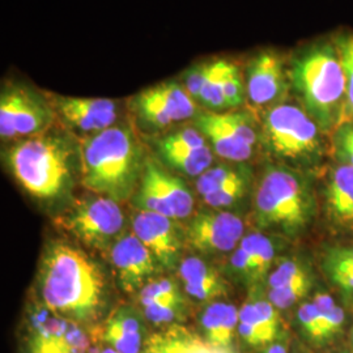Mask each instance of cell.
I'll use <instances>...</instances> for the list:
<instances>
[{"label":"cell","instance_id":"6da1fadb","mask_svg":"<svg viewBox=\"0 0 353 353\" xmlns=\"http://www.w3.org/2000/svg\"><path fill=\"white\" fill-rule=\"evenodd\" d=\"M38 283L48 310L74 323L96 319L106 305V278L101 267L64 242H52L43 252Z\"/></svg>","mask_w":353,"mask_h":353},{"label":"cell","instance_id":"7a4b0ae2","mask_svg":"<svg viewBox=\"0 0 353 353\" xmlns=\"http://www.w3.org/2000/svg\"><path fill=\"white\" fill-rule=\"evenodd\" d=\"M79 150L80 176L85 189L118 203L135 195L148 159L131 123H117L84 137Z\"/></svg>","mask_w":353,"mask_h":353},{"label":"cell","instance_id":"3957f363","mask_svg":"<svg viewBox=\"0 0 353 353\" xmlns=\"http://www.w3.org/2000/svg\"><path fill=\"white\" fill-rule=\"evenodd\" d=\"M290 89L319 128L330 135L343 119L347 87L334 39L307 43L290 58Z\"/></svg>","mask_w":353,"mask_h":353},{"label":"cell","instance_id":"277c9868","mask_svg":"<svg viewBox=\"0 0 353 353\" xmlns=\"http://www.w3.org/2000/svg\"><path fill=\"white\" fill-rule=\"evenodd\" d=\"M7 166L14 179L38 199L63 196L80 164L79 143L67 134L48 130L36 137L17 140L6 153Z\"/></svg>","mask_w":353,"mask_h":353},{"label":"cell","instance_id":"5b68a950","mask_svg":"<svg viewBox=\"0 0 353 353\" xmlns=\"http://www.w3.org/2000/svg\"><path fill=\"white\" fill-rule=\"evenodd\" d=\"M316 202L309 178L288 165H267L252 201L255 225L287 239H296L310 227Z\"/></svg>","mask_w":353,"mask_h":353},{"label":"cell","instance_id":"8992f818","mask_svg":"<svg viewBox=\"0 0 353 353\" xmlns=\"http://www.w3.org/2000/svg\"><path fill=\"white\" fill-rule=\"evenodd\" d=\"M323 135L301 105L284 101L262 114L261 144L281 164L318 166L326 154Z\"/></svg>","mask_w":353,"mask_h":353},{"label":"cell","instance_id":"52a82bcc","mask_svg":"<svg viewBox=\"0 0 353 353\" xmlns=\"http://www.w3.org/2000/svg\"><path fill=\"white\" fill-rule=\"evenodd\" d=\"M57 118L48 93L21 81H4L0 92V137L21 140L50 130Z\"/></svg>","mask_w":353,"mask_h":353},{"label":"cell","instance_id":"ba28073f","mask_svg":"<svg viewBox=\"0 0 353 353\" xmlns=\"http://www.w3.org/2000/svg\"><path fill=\"white\" fill-rule=\"evenodd\" d=\"M194 119L214 153L229 163L249 161L261 143V125L249 110H204Z\"/></svg>","mask_w":353,"mask_h":353},{"label":"cell","instance_id":"9c48e42d","mask_svg":"<svg viewBox=\"0 0 353 353\" xmlns=\"http://www.w3.org/2000/svg\"><path fill=\"white\" fill-rule=\"evenodd\" d=\"M125 221L118 202L100 195L77 203L59 219V224L76 240L96 250L113 248Z\"/></svg>","mask_w":353,"mask_h":353},{"label":"cell","instance_id":"30bf717a","mask_svg":"<svg viewBox=\"0 0 353 353\" xmlns=\"http://www.w3.org/2000/svg\"><path fill=\"white\" fill-rule=\"evenodd\" d=\"M132 201L140 211L164 214L174 220L189 217L194 208V198L188 185L152 159L147 160Z\"/></svg>","mask_w":353,"mask_h":353},{"label":"cell","instance_id":"8fae6325","mask_svg":"<svg viewBox=\"0 0 353 353\" xmlns=\"http://www.w3.org/2000/svg\"><path fill=\"white\" fill-rule=\"evenodd\" d=\"M131 109L140 123L151 130H163L195 118L198 103L178 80H166L143 89L132 100Z\"/></svg>","mask_w":353,"mask_h":353},{"label":"cell","instance_id":"7c38bea8","mask_svg":"<svg viewBox=\"0 0 353 353\" xmlns=\"http://www.w3.org/2000/svg\"><path fill=\"white\" fill-rule=\"evenodd\" d=\"M246 97L254 109L265 112L287 101L290 89V59L272 49L256 51L243 68Z\"/></svg>","mask_w":353,"mask_h":353},{"label":"cell","instance_id":"4fadbf2b","mask_svg":"<svg viewBox=\"0 0 353 353\" xmlns=\"http://www.w3.org/2000/svg\"><path fill=\"white\" fill-rule=\"evenodd\" d=\"M243 221L225 211H207L195 214L185 232L190 248L204 255L236 250L245 237Z\"/></svg>","mask_w":353,"mask_h":353},{"label":"cell","instance_id":"5bb4252c","mask_svg":"<svg viewBox=\"0 0 353 353\" xmlns=\"http://www.w3.org/2000/svg\"><path fill=\"white\" fill-rule=\"evenodd\" d=\"M49 94L57 118L84 137L94 135L117 125L121 114L119 102L110 99L70 97Z\"/></svg>","mask_w":353,"mask_h":353},{"label":"cell","instance_id":"9a60e30c","mask_svg":"<svg viewBox=\"0 0 353 353\" xmlns=\"http://www.w3.org/2000/svg\"><path fill=\"white\" fill-rule=\"evenodd\" d=\"M110 255L118 284L127 293L140 292L157 271V259L134 233L119 237Z\"/></svg>","mask_w":353,"mask_h":353},{"label":"cell","instance_id":"2e32d148","mask_svg":"<svg viewBox=\"0 0 353 353\" xmlns=\"http://www.w3.org/2000/svg\"><path fill=\"white\" fill-rule=\"evenodd\" d=\"M132 233L148 248L160 265L166 268L178 265L185 233L181 232L174 219L141 211L132 221Z\"/></svg>","mask_w":353,"mask_h":353},{"label":"cell","instance_id":"e0dca14e","mask_svg":"<svg viewBox=\"0 0 353 353\" xmlns=\"http://www.w3.org/2000/svg\"><path fill=\"white\" fill-rule=\"evenodd\" d=\"M234 64L227 58H214L191 64L185 70L181 83L190 96L196 103L203 105L205 110L214 113L228 112L223 85Z\"/></svg>","mask_w":353,"mask_h":353},{"label":"cell","instance_id":"ac0fdd59","mask_svg":"<svg viewBox=\"0 0 353 353\" xmlns=\"http://www.w3.org/2000/svg\"><path fill=\"white\" fill-rule=\"evenodd\" d=\"M280 327L278 309L270 300L252 297L240 309L239 334L252 347H262L276 339Z\"/></svg>","mask_w":353,"mask_h":353},{"label":"cell","instance_id":"d6986e66","mask_svg":"<svg viewBox=\"0 0 353 353\" xmlns=\"http://www.w3.org/2000/svg\"><path fill=\"white\" fill-rule=\"evenodd\" d=\"M328 220L341 229L353 230V168L338 164L328 170L325 183Z\"/></svg>","mask_w":353,"mask_h":353},{"label":"cell","instance_id":"ffe728a7","mask_svg":"<svg viewBox=\"0 0 353 353\" xmlns=\"http://www.w3.org/2000/svg\"><path fill=\"white\" fill-rule=\"evenodd\" d=\"M144 318L138 309L122 306L103 327V341L118 353H141L145 343Z\"/></svg>","mask_w":353,"mask_h":353},{"label":"cell","instance_id":"44dd1931","mask_svg":"<svg viewBox=\"0 0 353 353\" xmlns=\"http://www.w3.org/2000/svg\"><path fill=\"white\" fill-rule=\"evenodd\" d=\"M178 276L183 283L186 293L198 301H214L227 294L225 279L198 256H190L179 262Z\"/></svg>","mask_w":353,"mask_h":353},{"label":"cell","instance_id":"7402d4cb","mask_svg":"<svg viewBox=\"0 0 353 353\" xmlns=\"http://www.w3.org/2000/svg\"><path fill=\"white\" fill-rule=\"evenodd\" d=\"M203 339L224 351H233V338L239 330L240 310L233 303H211L201 314Z\"/></svg>","mask_w":353,"mask_h":353},{"label":"cell","instance_id":"603a6c76","mask_svg":"<svg viewBox=\"0 0 353 353\" xmlns=\"http://www.w3.org/2000/svg\"><path fill=\"white\" fill-rule=\"evenodd\" d=\"M157 151L166 164L186 176H199L214 163V151L210 145L186 148L157 141Z\"/></svg>","mask_w":353,"mask_h":353},{"label":"cell","instance_id":"cb8c5ba5","mask_svg":"<svg viewBox=\"0 0 353 353\" xmlns=\"http://www.w3.org/2000/svg\"><path fill=\"white\" fill-rule=\"evenodd\" d=\"M240 246L252 261L254 284H258L272 271L278 252V241L263 233H250L242 239Z\"/></svg>","mask_w":353,"mask_h":353},{"label":"cell","instance_id":"d4e9b609","mask_svg":"<svg viewBox=\"0 0 353 353\" xmlns=\"http://www.w3.org/2000/svg\"><path fill=\"white\" fill-rule=\"evenodd\" d=\"M252 168L246 165V163L227 161L224 164L211 166L203 174L198 176L196 190L202 196H205L233 181H237L240 178L252 176Z\"/></svg>","mask_w":353,"mask_h":353},{"label":"cell","instance_id":"484cf974","mask_svg":"<svg viewBox=\"0 0 353 353\" xmlns=\"http://www.w3.org/2000/svg\"><path fill=\"white\" fill-rule=\"evenodd\" d=\"M163 335L166 353H234L216 348L202 338L194 335L188 328L178 325L169 326L163 331Z\"/></svg>","mask_w":353,"mask_h":353},{"label":"cell","instance_id":"4316f807","mask_svg":"<svg viewBox=\"0 0 353 353\" xmlns=\"http://www.w3.org/2000/svg\"><path fill=\"white\" fill-rule=\"evenodd\" d=\"M334 41L341 54L347 87L345 106L341 119L343 123L353 121V33H341L338 37L334 38Z\"/></svg>","mask_w":353,"mask_h":353},{"label":"cell","instance_id":"83f0119b","mask_svg":"<svg viewBox=\"0 0 353 353\" xmlns=\"http://www.w3.org/2000/svg\"><path fill=\"white\" fill-rule=\"evenodd\" d=\"M310 270L303 261L297 258L281 259L268 275V290H279L290 285V283L310 275Z\"/></svg>","mask_w":353,"mask_h":353},{"label":"cell","instance_id":"f1b7e54d","mask_svg":"<svg viewBox=\"0 0 353 353\" xmlns=\"http://www.w3.org/2000/svg\"><path fill=\"white\" fill-rule=\"evenodd\" d=\"M313 285V278L312 274L306 275L303 278L299 279L290 285L279 290H268V300L278 310H285L294 303L303 300L307 294V292L312 290Z\"/></svg>","mask_w":353,"mask_h":353},{"label":"cell","instance_id":"f546056e","mask_svg":"<svg viewBox=\"0 0 353 353\" xmlns=\"http://www.w3.org/2000/svg\"><path fill=\"white\" fill-rule=\"evenodd\" d=\"M140 305L154 303V301H164V300H176V301H185L183 293L179 290V285L173 279H156L151 280L143 290H140Z\"/></svg>","mask_w":353,"mask_h":353},{"label":"cell","instance_id":"4dcf8cb0","mask_svg":"<svg viewBox=\"0 0 353 353\" xmlns=\"http://www.w3.org/2000/svg\"><path fill=\"white\" fill-rule=\"evenodd\" d=\"M141 306L145 319L154 325L174 323L185 316V301L164 300L145 303Z\"/></svg>","mask_w":353,"mask_h":353},{"label":"cell","instance_id":"1f68e13d","mask_svg":"<svg viewBox=\"0 0 353 353\" xmlns=\"http://www.w3.org/2000/svg\"><path fill=\"white\" fill-rule=\"evenodd\" d=\"M252 176H243L237 181H233L225 186L216 190L214 192L203 196V201L212 208H224L240 201L248 191L252 183Z\"/></svg>","mask_w":353,"mask_h":353},{"label":"cell","instance_id":"d6a6232c","mask_svg":"<svg viewBox=\"0 0 353 353\" xmlns=\"http://www.w3.org/2000/svg\"><path fill=\"white\" fill-rule=\"evenodd\" d=\"M331 135V147L338 164L353 168V121L343 122Z\"/></svg>","mask_w":353,"mask_h":353},{"label":"cell","instance_id":"836d02e7","mask_svg":"<svg viewBox=\"0 0 353 353\" xmlns=\"http://www.w3.org/2000/svg\"><path fill=\"white\" fill-rule=\"evenodd\" d=\"M323 268L326 274L353 271V246H339L330 249L323 259Z\"/></svg>","mask_w":353,"mask_h":353},{"label":"cell","instance_id":"e575fe53","mask_svg":"<svg viewBox=\"0 0 353 353\" xmlns=\"http://www.w3.org/2000/svg\"><path fill=\"white\" fill-rule=\"evenodd\" d=\"M299 322L303 327L306 336L312 341L319 343L321 341V321L316 313V306L313 301L305 303L297 312Z\"/></svg>","mask_w":353,"mask_h":353},{"label":"cell","instance_id":"d590c367","mask_svg":"<svg viewBox=\"0 0 353 353\" xmlns=\"http://www.w3.org/2000/svg\"><path fill=\"white\" fill-rule=\"evenodd\" d=\"M230 267H232L233 274H236L246 284H254V270H252V261H250L248 252H245L243 248L240 245L230 258Z\"/></svg>","mask_w":353,"mask_h":353},{"label":"cell","instance_id":"8d00e7d4","mask_svg":"<svg viewBox=\"0 0 353 353\" xmlns=\"http://www.w3.org/2000/svg\"><path fill=\"white\" fill-rule=\"evenodd\" d=\"M344 319H345V316H344L343 309L339 307L338 305H335V307L328 313V316L325 318V321L322 323L321 343L328 341L330 338L336 335L341 331V328L343 327Z\"/></svg>","mask_w":353,"mask_h":353},{"label":"cell","instance_id":"74e56055","mask_svg":"<svg viewBox=\"0 0 353 353\" xmlns=\"http://www.w3.org/2000/svg\"><path fill=\"white\" fill-rule=\"evenodd\" d=\"M328 278L331 279L338 287L345 292L353 293V271H338L327 274Z\"/></svg>","mask_w":353,"mask_h":353},{"label":"cell","instance_id":"f35d334b","mask_svg":"<svg viewBox=\"0 0 353 353\" xmlns=\"http://www.w3.org/2000/svg\"><path fill=\"white\" fill-rule=\"evenodd\" d=\"M265 353H287V347L281 343H276L272 344Z\"/></svg>","mask_w":353,"mask_h":353},{"label":"cell","instance_id":"ab89813d","mask_svg":"<svg viewBox=\"0 0 353 353\" xmlns=\"http://www.w3.org/2000/svg\"><path fill=\"white\" fill-rule=\"evenodd\" d=\"M101 353H118L117 351H114L113 348H105Z\"/></svg>","mask_w":353,"mask_h":353},{"label":"cell","instance_id":"60d3db41","mask_svg":"<svg viewBox=\"0 0 353 353\" xmlns=\"http://www.w3.org/2000/svg\"><path fill=\"white\" fill-rule=\"evenodd\" d=\"M352 341H353V331H352Z\"/></svg>","mask_w":353,"mask_h":353}]
</instances>
